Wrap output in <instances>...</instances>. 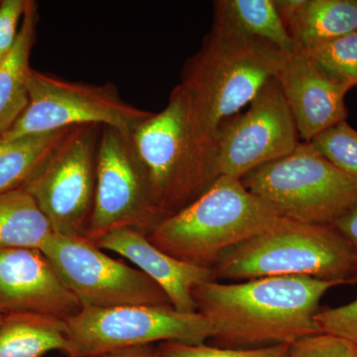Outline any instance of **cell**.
Masks as SVG:
<instances>
[{
  "mask_svg": "<svg viewBox=\"0 0 357 357\" xmlns=\"http://www.w3.org/2000/svg\"><path fill=\"white\" fill-rule=\"evenodd\" d=\"M54 232L25 189L0 194V249H41Z\"/></svg>",
  "mask_w": 357,
  "mask_h": 357,
  "instance_id": "obj_21",
  "label": "cell"
},
{
  "mask_svg": "<svg viewBox=\"0 0 357 357\" xmlns=\"http://www.w3.org/2000/svg\"><path fill=\"white\" fill-rule=\"evenodd\" d=\"M332 225L344 237L357 256V204Z\"/></svg>",
  "mask_w": 357,
  "mask_h": 357,
  "instance_id": "obj_28",
  "label": "cell"
},
{
  "mask_svg": "<svg viewBox=\"0 0 357 357\" xmlns=\"http://www.w3.org/2000/svg\"><path fill=\"white\" fill-rule=\"evenodd\" d=\"M290 357H357V347L328 333H317L290 345Z\"/></svg>",
  "mask_w": 357,
  "mask_h": 357,
  "instance_id": "obj_25",
  "label": "cell"
},
{
  "mask_svg": "<svg viewBox=\"0 0 357 357\" xmlns=\"http://www.w3.org/2000/svg\"><path fill=\"white\" fill-rule=\"evenodd\" d=\"M306 53L335 83L349 91L357 86V31Z\"/></svg>",
  "mask_w": 357,
  "mask_h": 357,
  "instance_id": "obj_22",
  "label": "cell"
},
{
  "mask_svg": "<svg viewBox=\"0 0 357 357\" xmlns=\"http://www.w3.org/2000/svg\"><path fill=\"white\" fill-rule=\"evenodd\" d=\"M299 138L280 84L273 77L246 112L220 129L213 154L215 176L241 180L258 167L292 153L299 146Z\"/></svg>",
  "mask_w": 357,
  "mask_h": 357,
  "instance_id": "obj_12",
  "label": "cell"
},
{
  "mask_svg": "<svg viewBox=\"0 0 357 357\" xmlns=\"http://www.w3.org/2000/svg\"><path fill=\"white\" fill-rule=\"evenodd\" d=\"M286 56L213 24L201 49L185 63L178 86L192 128L213 160L220 129L276 76Z\"/></svg>",
  "mask_w": 357,
  "mask_h": 357,
  "instance_id": "obj_2",
  "label": "cell"
},
{
  "mask_svg": "<svg viewBox=\"0 0 357 357\" xmlns=\"http://www.w3.org/2000/svg\"><path fill=\"white\" fill-rule=\"evenodd\" d=\"M338 282L309 277H264L237 283L206 282L192 290L197 311L213 328L215 347L256 349L292 344L319 332L321 298Z\"/></svg>",
  "mask_w": 357,
  "mask_h": 357,
  "instance_id": "obj_1",
  "label": "cell"
},
{
  "mask_svg": "<svg viewBox=\"0 0 357 357\" xmlns=\"http://www.w3.org/2000/svg\"><path fill=\"white\" fill-rule=\"evenodd\" d=\"M38 20V6L27 0L15 43L0 63V134L13 128L29 102V60Z\"/></svg>",
  "mask_w": 357,
  "mask_h": 357,
  "instance_id": "obj_16",
  "label": "cell"
},
{
  "mask_svg": "<svg viewBox=\"0 0 357 357\" xmlns=\"http://www.w3.org/2000/svg\"><path fill=\"white\" fill-rule=\"evenodd\" d=\"M280 218L241 178L220 176L192 204L164 218L148 238L181 261L213 269L227 251L269 229Z\"/></svg>",
  "mask_w": 357,
  "mask_h": 357,
  "instance_id": "obj_3",
  "label": "cell"
},
{
  "mask_svg": "<svg viewBox=\"0 0 357 357\" xmlns=\"http://www.w3.org/2000/svg\"><path fill=\"white\" fill-rule=\"evenodd\" d=\"M40 250L83 307L172 306L149 277L110 257L84 237L54 234Z\"/></svg>",
  "mask_w": 357,
  "mask_h": 357,
  "instance_id": "obj_10",
  "label": "cell"
},
{
  "mask_svg": "<svg viewBox=\"0 0 357 357\" xmlns=\"http://www.w3.org/2000/svg\"><path fill=\"white\" fill-rule=\"evenodd\" d=\"M284 24L296 50L311 51L357 31V0H302Z\"/></svg>",
  "mask_w": 357,
  "mask_h": 357,
  "instance_id": "obj_17",
  "label": "cell"
},
{
  "mask_svg": "<svg viewBox=\"0 0 357 357\" xmlns=\"http://www.w3.org/2000/svg\"><path fill=\"white\" fill-rule=\"evenodd\" d=\"M314 321L319 332L345 338L357 347V298L349 304L319 311Z\"/></svg>",
  "mask_w": 357,
  "mask_h": 357,
  "instance_id": "obj_26",
  "label": "cell"
},
{
  "mask_svg": "<svg viewBox=\"0 0 357 357\" xmlns=\"http://www.w3.org/2000/svg\"><path fill=\"white\" fill-rule=\"evenodd\" d=\"M102 126H77L23 187L57 236L86 237L95 202Z\"/></svg>",
  "mask_w": 357,
  "mask_h": 357,
  "instance_id": "obj_11",
  "label": "cell"
},
{
  "mask_svg": "<svg viewBox=\"0 0 357 357\" xmlns=\"http://www.w3.org/2000/svg\"><path fill=\"white\" fill-rule=\"evenodd\" d=\"M81 303L37 248L0 249V314H37L68 319Z\"/></svg>",
  "mask_w": 357,
  "mask_h": 357,
  "instance_id": "obj_13",
  "label": "cell"
},
{
  "mask_svg": "<svg viewBox=\"0 0 357 357\" xmlns=\"http://www.w3.org/2000/svg\"><path fill=\"white\" fill-rule=\"evenodd\" d=\"M66 326L69 357H98L154 342L201 345L213 337L201 312H183L173 306L82 307L66 319Z\"/></svg>",
  "mask_w": 357,
  "mask_h": 357,
  "instance_id": "obj_8",
  "label": "cell"
},
{
  "mask_svg": "<svg viewBox=\"0 0 357 357\" xmlns=\"http://www.w3.org/2000/svg\"><path fill=\"white\" fill-rule=\"evenodd\" d=\"M4 56L6 55H3V54L0 53V63L2 62V59H3Z\"/></svg>",
  "mask_w": 357,
  "mask_h": 357,
  "instance_id": "obj_31",
  "label": "cell"
},
{
  "mask_svg": "<svg viewBox=\"0 0 357 357\" xmlns=\"http://www.w3.org/2000/svg\"><path fill=\"white\" fill-rule=\"evenodd\" d=\"M307 143L338 170L357 180V130L347 121L328 128Z\"/></svg>",
  "mask_w": 357,
  "mask_h": 357,
  "instance_id": "obj_23",
  "label": "cell"
},
{
  "mask_svg": "<svg viewBox=\"0 0 357 357\" xmlns=\"http://www.w3.org/2000/svg\"><path fill=\"white\" fill-rule=\"evenodd\" d=\"M159 357H290V344L256 349H227L211 345L162 342L156 349Z\"/></svg>",
  "mask_w": 357,
  "mask_h": 357,
  "instance_id": "obj_24",
  "label": "cell"
},
{
  "mask_svg": "<svg viewBox=\"0 0 357 357\" xmlns=\"http://www.w3.org/2000/svg\"><path fill=\"white\" fill-rule=\"evenodd\" d=\"M98 357H159L156 349L151 345L144 347H131V349H121L109 352Z\"/></svg>",
  "mask_w": 357,
  "mask_h": 357,
  "instance_id": "obj_29",
  "label": "cell"
},
{
  "mask_svg": "<svg viewBox=\"0 0 357 357\" xmlns=\"http://www.w3.org/2000/svg\"><path fill=\"white\" fill-rule=\"evenodd\" d=\"M74 128L16 139L0 135V194L24 187Z\"/></svg>",
  "mask_w": 357,
  "mask_h": 357,
  "instance_id": "obj_20",
  "label": "cell"
},
{
  "mask_svg": "<svg viewBox=\"0 0 357 357\" xmlns=\"http://www.w3.org/2000/svg\"><path fill=\"white\" fill-rule=\"evenodd\" d=\"M164 218L131 136L105 126L96 156L95 202L84 238L95 243L122 229L149 236Z\"/></svg>",
  "mask_w": 357,
  "mask_h": 357,
  "instance_id": "obj_9",
  "label": "cell"
},
{
  "mask_svg": "<svg viewBox=\"0 0 357 357\" xmlns=\"http://www.w3.org/2000/svg\"><path fill=\"white\" fill-rule=\"evenodd\" d=\"M275 77L304 142L347 121L349 89L326 76L306 52L286 56Z\"/></svg>",
  "mask_w": 357,
  "mask_h": 357,
  "instance_id": "obj_14",
  "label": "cell"
},
{
  "mask_svg": "<svg viewBox=\"0 0 357 357\" xmlns=\"http://www.w3.org/2000/svg\"><path fill=\"white\" fill-rule=\"evenodd\" d=\"M213 7V24L269 45L285 55L296 50L274 0H218Z\"/></svg>",
  "mask_w": 357,
  "mask_h": 357,
  "instance_id": "obj_18",
  "label": "cell"
},
{
  "mask_svg": "<svg viewBox=\"0 0 357 357\" xmlns=\"http://www.w3.org/2000/svg\"><path fill=\"white\" fill-rule=\"evenodd\" d=\"M27 0H0V53L6 55L17 38L18 22L24 15Z\"/></svg>",
  "mask_w": 357,
  "mask_h": 357,
  "instance_id": "obj_27",
  "label": "cell"
},
{
  "mask_svg": "<svg viewBox=\"0 0 357 357\" xmlns=\"http://www.w3.org/2000/svg\"><path fill=\"white\" fill-rule=\"evenodd\" d=\"M66 321L37 314L4 317L0 325V357H43L48 352L68 354Z\"/></svg>",
  "mask_w": 357,
  "mask_h": 357,
  "instance_id": "obj_19",
  "label": "cell"
},
{
  "mask_svg": "<svg viewBox=\"0 0 357 357\" xmlns=\"http://www.w3.org/2000/svg\"><path fill=\"white\" fill-rule=\"evenodd\" d=\"M29 102L6 139L41 135L83 126H100L132 136L153 112L126 102L112 84L70 82L31 69Z\"/></svg>",
  "mask_w": 357,
  "mask_h": 357,
  "instance_id": "obj_7",
  "label": "cell"
},
{
  "mask_svg": "<svg viewBox=\"0 0 357 357\" xmlns=\"http://www.w3.org/2000/svg\"><path fill=\"white\" fill-rule=\"evenodd\" d=\"M4 316H2L1 314H0V325H1L2 321H3Z\"/></svg>",
  "mask_w": 357,
  "mask_h": 357,
  "instance_id": "obj_30",
  "label": "cell"
},
{
  "mask_svg": "<svg viewBox=\"0 0 357 357\" xmlns=\"http://www.w3.org/2000/svg\"><path fill=\"white\" fill-rule=\"evenodd\" d=\"M215 279L309 277L357 283V256L333 225L280 218L273 227L230 249L213 268Z\"/></svg>",
  "mask_w": 357,
  "mask_h": 357,
  "instance_id": "obj_4",
  "label": "cell"
},
{
  "mask_svg": "<svg viewBox=\"0 0 357 357\" xmlns=\"http://www.w3.org/2000/svg\"><path fill=\"white\" fill-rule=\"evenodd\" d=\"M241 181L281 218L296 222L332 225L357 204V180L306 142L287 156L258 167Z\"/></svg>",
  "mask_w": 357,
  "mask_h": 357,
  "instance_id": "obj_6",
  "label": "cell"
},
{
  "mask_svg": "<svg viewBox=\"0 0 357 357\" xmlns=\"http://www.w3.org/2000/svg\"><path fill=\"white\" fill-rule=\"evenodd\" d=\"M164 217L182 211L217 180L213 160L192 128L178 86L165 109L153 114L131 136Z\"/></svg>",
  "mask_w": 357,
  "mask_h": 357,
  "instance_id": "obj_5",
  "label": "cell"
},
{
  "mask_svg": "<svg viewBox=\"0 0 357 357\" xmlns=\"http://www.w3.org/2000/svg\"><path fill=\"white\" fill-rule=\"evenodd\" d=\"M95 244L132 263L164 291L172 306L180 312H198L192 290L201 284L215 280L211 268L181 261L155 246L147 236L137 230H114Z\"/></svg>",
  "mask_w": 357,
  "mask_h": 357,
  "instance_id": "obj_15",
  "label": "cell"
}]
</instances>
